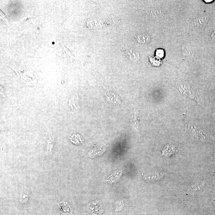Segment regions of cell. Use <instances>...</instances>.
<instances>
[{
    "mask_svg": "<svg viewBox=\"0 0 215 215\" xmlns=\"http://www.w3.org/2000/svg\"><path fill=\"white\" fill-rule=\"evenodd\" d=\"M187 127L189 130L191 131L194 137H195L198 140L201 141L208 142H213V140L207 135L204 134L197 127L195 126L190 124L189 123L187 124Z\"/></svg>",
    "mask_w": 215,
    "mask_h": 215,
    "instance_id": "6da1fadb",
    "label": "cell"
},
{
    "mask_svg": "<svg viewBox=\"0 0 215 215\" xmlns=\"http://www.w3.org/2000/svg\"><path fill=\"white\" fill-rule=\"evenodd\" d=\"M54 137L51 130H49L48 139L47 146V152L48 155L51 153L54 147Z\"/></svg>",
    "mask_w": 215,
    "mask_h": 215,
    "instance_id": "7a4b0ae2",
    "label": "cell"
},
{
    "mask_svg": "<svg viewBox=\"0 0 215 215\" xmlns=\"http://www.w3.org/2000/svg\"><path fill=\"white\" fill-rule=\"evenodd\" d=\"M30 193L29 192L28 189L23 188L21 192L20 196V201L22 203H27L29 198Z\"/></svg>",
    "mask_w": 215,
    "mask_h": 215,
    "instance_id": "3957f363",
    "label": "cell"
},
{
    "mask_svg": "<svg viewBox=\"0 0 215 215\" xmlns=\"http://www.w3.org/2000/svg\"><path fill=\"white\" fill-rule=\"evenodd\" d=\"M162 151L163 155L168 157L174 153L175 151V148L174 146H166Z\"/></svg>",
    "mask_w": 215,
    "mask_h": 215,
    "instance_id": "277c9868",
    "label": "cell"
},
{
    "mask_svg": "<svg viewBox=\"0 0 215 215\" xmlns=\"http://www.w3.org/2000/svg\"><path fill=\"white\" fill-rule=\"evenodd\" d=\"M70 140L72 142L76 145H79L82 143L84 141V139L82 136L79 134H74L69 137Z\"/></svg>",
    "mask_w": 215,
    "mask_h": 215,
    "instance_id": "5b68a950",
    "label": "cell"
},
{
    "mask_svg": "<svg viewBox=\"0 0 215 215\" xmlns=\"http://www.w3.org/2000/svg\"><path fill=\"white\" fill-rule=\"evenodd\" d=\"M204 185V183H201L200 184H196L194 185L190 186L189 188L187 190L190 193H198V192L201 190L202 188Z\"/></svg>",
    "mask_w": 215,
    "mask_h": 215,
    "instance_id": "8992f818",
    "label": "cell"
},
{
    "mask_svg": "<svg viewBox=\"0 0 215 215\" xmlns=\"http://www.w3.org/2000/svg\"><path fill=\"white\" fill-rule=\"evenodd\" d=\"M137 40L139 42L147 43L148 42L150 39L148 36L144 35V34H142V35L140 34L137 36Z\"/></svg>",
    "mask_w": 215,
    "mask_h": 215,
    "instance_id": "52a82bcc",
    "label": "cell"
},
{
    "mask_svg": "<svg viewBox=\"0 0 215 215\" xmlns=\"http://www.w3.org/2000/svg\"><path fill=\"white\" fill-rule=\"evenodd\" d=\"M156 55H157V56L162 57L163 55H164V52H163V50H157V53H156Z\"/></svg>",
    "mask_w": 215,
    "mask_h": 215,
    "instance_id": "ba28073f",
    "label": "cell"
},
{
    "mask_svg": "<svg viewBox=\"0 0 215 215\" xmlns=\"http://www.w3.org/2000/svg\"><path fill=\"white\" fill-rule=\"evenodd\" d=\"M213 36H215V32L214 33V34H213Z\"/></svg>",
    "mask_w": 215,
    "mask_h": 215,
    "instance_id": "9c48e42d",
    "label": "cell"
}]
</instances>
